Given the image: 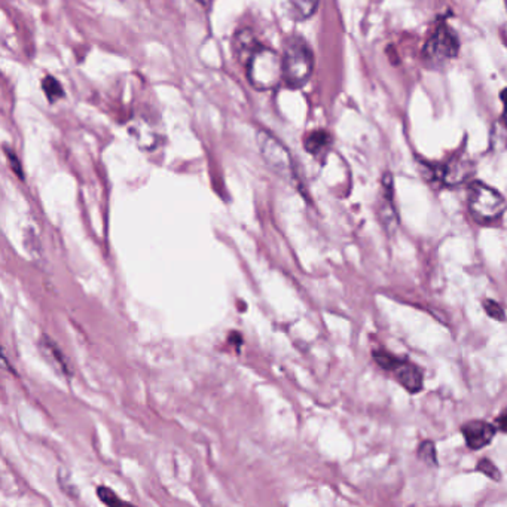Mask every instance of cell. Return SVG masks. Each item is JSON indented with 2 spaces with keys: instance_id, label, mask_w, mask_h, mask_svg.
<instances>
[{
  "instance_id": "cell-13",
  "label": "cell",
  "mask_w": 507,
  "mask_h": 507,
  "mask_svg": "<svg viewBox=\"0 0 507 507\" xmlns=\"http://www.w3.org/2000/svg\"><path fill=\"white\" fill-rule=\"evenodd\" d=\"M42 351L46 354V357H50V359H54V361L58 364L60 369L62 372H66L67 374V368H66V361H65V357H62L61 351L58 350V348L55 347V344L50 339V338H45L42 341Z\"/></svg>"
},
{
  "instance_id": "cell-11",
  "label": "cell",
  "mask_w": 507,
  "mask_h": 507,
  "mask_svg": "<svg viewBox=\"0 0 507 507\" xmlns=\"http://www.w3.org/2000/svg\"><path fill=\"white\" fill-rule=\"evenodd\" d=\"M319 6V0H288V12L298 21L312 17Z\"/></svg>"
},
{
  "instance_id": "cell-7",
  "label": "cell",
  "mask_w": 507,
  "mask_h": 507,
  "mask_svg": "<svg viewBox=\"0 0 507 507\" xmlns=\"http://www.w3.org/2000/svg\"><path fill=\"white\" fill-rule=\"evenodd\" d=\"M462 433L464 436L466 445L473 449L478 451L484 447H486L491 440L496 436V427L493 424H489L482 420H474L469 421L462 427Z\"/></svg>"
},
{
  "instance_id": "cell-15",
  "label": "cell",
  "mask_w": 507,
  "mask_h": 507,
  "mask_svg": "<svg viewBox=\"0 0 507 507\" xmlns=\"http://www.w3.org/2000/svg\"><path fill=\"white\" fill-rule=\"evenodd\" d=\"M418 457L430 466H437V455H436V447L435 443L430 440H424L420 448H418Z\"/></svg>"
},
{
  "instance_id": "cell-17",
  "label": "cell",
  "mask_w": 507,
  "mask_h": 507,
  "mask_svg": "<svg viewBox=\"0 0 507 507\" xmlns=\"http://www.w3.org/2000/svg\"><path fill=\"white\" fill-rule=\"evenodd\" d=\"M484 308H485L486 314L491 317V319L498 320V322L506 320V312H504V310L500 307V304L496 302V300L485 299V300H484Z\"/></svg>"
},
{
  "instance_id": "cell-21",
  "label": "cell",
  "mask_w": 507,
  "mask_h": 507,
  "mask_svg": "<svg viewBox=\"0 0 507 507\" xmlns=\"http://www.w3.org/2000/svg\"><path fill=\"white\" fill-rule=\"evenodd\" d=\"M501 102H503V122L507 126V88L501 91Z\"/></svg>"
},
{
  "instance_id": "cell-1",
  "label": "cell",
  "mask_w": 507,
  "mask_h": 507,
  "mask_svg": "<svg viewBox=\"0 0 507 507\" xmlns=\"http://www.w3.org/2000/svg\"><path fill=\"white\" fill-rule=\"evenodd\" d=\"M314 54L307 40L292 36L284 42L283 82L292 89L302 88L312 75Z\"/></svg>"
},
{
  "instance_id": "cell-4",
  "label": "cell",
  "mask_w": 507,
  "mask_h": 507,
  "mask_svg": "<svg viewBox=\"0 0 507 507\" xmlns=\"http://www.w3.org/2000/svg\"><path fill=\"white\" fill-rule=\"evenodd\" d=\"M258 146L263 161L273 171H276L278 176L283 178H292L293 176V164L292 156L281 141L269 131L261 130L258 133Z\"/></svg>"
},
{
  "instance_id": "cell-14",
  "label": "cell",
  "mask_w": 507,
  "mask_h": 507,
  "mask_svg": "<svg viewBox=\"0 0 507 507\" xmlns=\"http://www.w3.org/2000/svg\"><path fill=\"white\" fill-rule=\"evenodd\" d=\"M374 359L376 360L379 366L386 371H390V372H393L402 363V359L396 357L390 353H386V351H374Z\"/></svg>"
},
{
  "instance_id": "cell-19",
  "label": "cell",
  "mask_w": 507,
  "mask_h": 507,
  "mask_svg": "<svg viewBox=\"0 0 507 507\" xmlns=\"http://www.w3.org/2000/svg\"><path fill=\"white\" fill-rule=\"evenodd\" d=\"M6 152V155H8V160H9V164H11V167H12V170H13V173L15 174H17V176L23 180L24 179V174H23V170H21V164H20V161H18V158H17V155H15L12 151H9V149H6L5 151Z\"/></svg>"
},
{
  "instance_id": "cell-16",
  "label": "cell",
  "mask_w": 507,
  "mask_h": 507,
  "mask_svg": "<svg viewBox=\"0 0 507 507\" xmlns=\"http://www.w3.org/2000/svg\"><path fill=\"white\" fill-rule=\"evenodd\" d=\"M476 469H478V471L484 473L485 476H488L489 479H494V481H500L501 479L500 470L497 469V466L494 463H491L488 458H482L481 462L478 463Z\"/></svg>"
},
{
  "instance_id": "cell-6",
  "label": "cell",
  "mask_w": 507,
  "mask_h": 507,
  "mask_svg": "<svg viewBox=\"0 0 507 507\" xmlns=\"http://www.w3.org/2000/svg\"><path fill=\"white\" fill-rule=\"evenodd\" d=\"M469 176H470V164L463 163L462 160H457V161H449L447 164L432 167L429 179H432L435 183L454 186L464 182Z\"/></svg>"
},
{
  "instance_id": "cell-3",
  "label": "cell",
  "mask_w": 507,
  "mask_h": 507,
  "mask_svg": "<svg viewBox=\"0 0 507 507\" xmlns=\"http://www.w3.org/2000/svg\"><path fill=\"white\" fill-rule=\"evenodd\" d=\"M469 212L474 222L481 225H493L501 219L507 202L497 189L484 182L474 180L469 185Z\"/></svg>"
},
{
  "instance_id": "cell-5",
  "label": "cell",
  "mask_w": 507,
  "mask_h": 507,
  "mask_svg": "<svg viewBox=\"0 0 507 507\" xmlns=\"http://www.w3.org/2000/svg\"><path fill=\"white\" fill-rule=\"evenodd\" d=\"M459 50V40L458 36L455 35V31L447 26H439L433 36L427 40L424 50H422V57L425 62H430L433 66L442 65L448 60H452L457 57Z\"/></svg>"
},
{
  "instance_id": "cell-20",
  "label": "cell",
  "mask_w": 507,
  "mask_h": 507,
  "mask_svg": "<svg viewBox=\"0 0 507 507\" xmlns=\"http://www.w3.org/2000/svg\"><path fill=\"white\" fill-rule=\"evenodd\" d=\"M497 427L501 432L507 433V410H504L503 414L497 418Z\"/></svg>"
},
{
  "instance_id": "cell-18",
  "label": "cell",
  "mask_w": 507,
  "mask_h": 507,
  "mask_svg": "<svg viewBox=\"0 0 507 507\" xmlns=\"http://www.w3.org/2000/svg\"><path fill=\"white\" fill-rule=\"evenodd\" d=\"M97 494L100 497V500L107 504V506H114V504H118L121 503V498H118L115 496V493L112 489H109V488H104V486H99L97 488Z\"/></svg>"
},
{
  "instance_id": "cell-12",
  "label": "cell",
  "mask_w": 507,
  "mask_h": 507,
  "mask_svg": "<svg viewBox=\"0 0 507 507\" xmlns=\"http://www.w3.org/2000/svg\"><path fill=\"white\" fill-rule=\"evenodd\" d=\"M42 89L45 92V96L46 99H48V102L54 103L60 99L65 97V89H62L61 84L57 81V79L51 75L48 76H45L43 77V81H42Z\"/></svg>"
},
{
  "instance_id": "cell-9",
  "label": "cell",
  "mask_w": 507,
  "mask_h": 507,
  "mask_svg": "<svg viewBox=\"0 0 507 507\" xmlns=\"http://www.w3.org/2000/svg\"><path fill=\"white\" fill-rule=\"evenodd\" d=\"M261 43L258 42L256 36L253 35V31L249 28H243L240 31H236V35L234 38V51L236 58L246 66V62L251 57V54L258 50V46Z\"/></svg>"
},
{
  "instance_id": "cell-2",
  "label": "cell",
  "mask_w": 507,
  "mask_h": 507,
  "mask_svg": "<svg viewBox=\"0 0 507 507\" xmlns=\"http://www.w3.org/2000/svg\"><path fill=\"white\" fill-rule=\"evenodd\" d=\"M247 81L258 91H268L283 81V57L271 48L259 45L246 62Z\"/></svg>"
},
{
  "instance_id": "cell-10",
  "label": "cell",
  "mask_w": 507,
  "mask_h": 507,
  "mask_svg": "<svg viewBox=\"0 0 507 507\" xmlns=\"http://www.w3.org/2000/svg\"><path fill=\"white\" fill-rule=\"evenodd\" d=\"M332 143V137L327 131L325 130H315L311 131L305 136L304 138V146L305 151L312 153V155H320L322 152H325L326 149H329Z\"/></svg>"
},
{
  "instance_id": "cell-8",
  "label": "cell",
  "mask_w": 507,
  "mask_h": 507,
  "mask_svg": "<svg viewBox=\"0 0 507 507\" xmlns=\"http://www.w3.org/2000/svg\"><path fill=\"white\" fill-rule=\"evenodd\" d=\"M393 372H394L396 378H398V381L409 393L415 394V393H420L422 390V386H424L422 372L415 366L414 363H409L406 360H402V363Z\"/></svg>"
}]
</instances>
